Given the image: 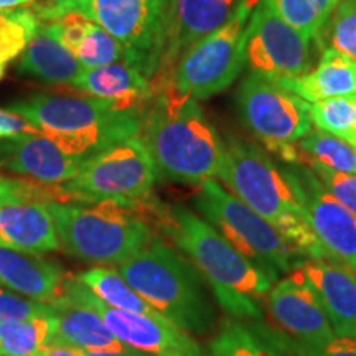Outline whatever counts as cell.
Here are the masks:
<instances>
[{"mask_svg":"<svg viewBox=\"0 0 356 356\" xmlns=\"http://www.w3.org/2000/svg\"><path fill=\"white\" fill-rule=\"evenodd\" d=\"M244 2L246 0H165L163 47L159 68L150 79L152 95L167 86L180 58L228 24Z\"/></svg>","mask_w":356,"mask_h":356,"instance_id":"cell-14","label":"cell"},{"mask_svg":"<svg viewBox=\"0 0 356 356\" xmlns=\"http://www.w3.org/2000/svg\"><path fill=\"white\" fill-rule=\"evenodd\" d=\"M42 24L76 56L84 68L127 61L122 44L81 12H68Z\"/></svg>","mask_w":356,"mask_h":356,"instance_id":"cell-21","label":"cell"},{"mask_svg":"<svg viewBox=\"0 0 356 356\" xmlns=\"http://www.w3.org/2000/svg\"><path fill=\"white\" fill-rule=\"evenodd\" d=\"M280 86L309 104L332 97L356 96V61L333 50H323L309 73L289 79Z\"/></svg>","mask_w":356,"mask_h":356,"instance_id":"cell-25","label":"cell"},{"mask_svg":"<svg viewBox=\"0 0 356 356\" xmlns=\"http://www.w3.org/2000/svg\"><path fill=\"white\" fill-rule=\"evenodd\" d=\"M118 270L142 299L180 330L191 337L216 332L218 307L208 282L184 252L157 234Z\"/></svg>","mask_w":356,"mask_h":356,"instance_id":"cell-4","label":"cell"},{"mask_svg":"<svg viewBox=\"0 0 356 356\" xmlns=\"http://www.w3.org/2000/svg\"><path fill=\"white\" fill-rule=\"evenodd\" d=\"M79 282H83L96 297L114 309H121L134 314L160 315L152 305L137 293L118 270L108 269V267H91V269L79 273Z\"/></svg>","mask_w":356,"mask_h":356,"instance_id":"cell-28","label":"cell"},{"mask_svg":"<svg viewBox=\"0 0 356 356\" xmlns=\"http://www.w3.org/2000/svg\"><path fill=\"white\" fill-rule=\"evenodd\" d=\"M84 66L63 43L55 38L50 30L40 22L38 32L30 40L29 47L20 55L17 71L40 81L51 84H71L79 76Z\"/></svg>","mask_w":356,"mask_h":356,"instance_id":"cell-26","label":"cell"},{"mask_svg":"<svg viewBox=\"0 0 356 356\" xmlns=\"http://www.w3.org/2000/svg\"><path fill=\"white\" fill-rule=\"evenodd\" d=\"M266 305L275 328L293 345L322 348L337 337L317 292L299 267L274 282Z\"/></svg>","mask_w":356,"mask_h":356,"instance_id":"cell-15","label":"cell"},{"mask_svg":"<svg viewBox=\"0 0 356 356\" xmlns=\"http://www.w3.org/2000/svg\"><path fill=\"white\" fill-rule=\"evenodd\" d=\"M284 20L317 38L333 8L340 0H264Z\"/></svg>","mask_w":356,"mask_h":356,"instance_id":"cell-33","label":"cell"},{"mask_svg":"<svg viewBox=\"0 0 356 356\" xmlns=\"http://www.w3.org/2000/svg\"><path fill=\"white\" fill-rule=\"evenodd\" d=\"M71 86L78 88L84 95L109 102L118 111L142 113L152 97L150 79L127 63L83 68Z\"/></svg>","mask_w":356,"mask_h":356,"instance_id":"cell-20","label":"cell"},{"mask_svg":"<svg viewBox=\"0 0 356 356\" xmlns=\"http://www.w3.org/2000/svg\"><path fill=\"white\" fill-rule=\"evenodd\" d=\"M0 132L3 137L20 136V134H38L32 124L8 109H0Z\"/></svg>","mask_w":356,"mask_h":356,"instance_id":"cell-38","label":"cell"},{"mask_svg":"<svg viewBox=\"0 0 356 356\" xmlns=\"http://www.w3.org/2000/svg\"><path fill=\"white\" fill-rule=\"evenodd\" d=\"M68 277L56 262L0 244V286L51 305L60 299Z\"/></svg>","mask_w":356,"mask_h":356,"instance_id":"cell-19","label":"cell"},{"mask_svg":"<svg viewBox=\"0 0 356 356\" xmlns=\"http://www.w3.org/2000/svg\"><path fill=\"white\" fill-rule=\"evenodd\" d=\"M38 26V17L30 7L0 10V61L7 65L22 55Z\"/></svg>","mask_w":356,"mask_h":356,"instance_id":"cell-32","label":"cell"},{"mask_svg":"<svg viewBox=\"0 0 356 356\" xmlns=\"http://www.w3.org/2000/svg\"><path fill=\"white\" fill-rule=\"evenodd\" d=\"M296 178L302 210L325 251L356 273V216L323 188L309 168L289 165Z\"/></svg>","mask_w":356,"mask_h":356,"instance_id":"cell-16","label":"cell"},{"mask_svg":"<svg viewBox=\"0 0 356 356\" xmlns=\"http://www.w3.org/2000/svg\"><path fill=\"white\" fill-rule=\"evenodd\" d=\"M6 68H7V65L0 61V79H2L3 74H6Z\"/></svg>","mask_w":356,"mask_h":356,"instance_id":"cell-42","label":"cell"},{"mask_svg":"<svg viewBox=\"0 0 356 356\" xmlns=\"http://www.w3.org/2000/svg\"><path fill=\"white\" fill-rule=\"evenodd\" d=\"M257 3L259 0H246L228 24L190 48L163 89L198 102L228 89L244 68L249 22Z\"/></svg>","mask_w":356,"mask_h":356,"instance_id":"cell-10","label":"cell"},{"mask_svg":"<svg viewBox=\"0 0 356 356\" xmlns=\"http://www.w3.org/2000/svg\"><path fill=\"white\" fill-rule=\"evenodd\" d=\"M43 315H55V309L43 302L29 299L25 296H17L0 287V323L43 317Z\"/></svg>","mask_w":356,"mask_h":356,"instance_id":"cell-36","label":"cell"},{"mask_svg":"<svg viewBox=\"0 0 356 356\" xmlns=\"http://www.w3.org/2000/svg\"><path fill=\"white\" fill-rule=\"evenodd\" d=\"M320 51L333 50L356 61V0H340L317 35Z\"/></svg>","mask_w":356,"mask_h":356,"instance_id":"cell-31","label":"cell"},{"mask_svg":"<svg viewBox=\"0 0 356 356\" xmlns=\"http://www.w3.org/2000/svg\"><path fill=\"white\" fill-rule=\"evenodd\" d=\"M239 121L270 154L296 165V142L312 131L309 102L277 83L248 74L236 95Z\"/></svg>","mask_w":356,"mask_h":356,"instance_id":"cell-11","label":"cell"},{"mask_svg":"<svg viewBox=\"0 0 356 356\" xmlns=\"http://www.w3.org/2000/svg\"><path fill=\"white\" fill-rule=\"evenodd\" d=\"M296 165H322L343 173H356V147L322 131H312L297 140Z\"/></svg>","mask_w":356,"mask_h":356,"instance_id":"cell-27","label":"cell"},{"mask_svg":"<svg viewBox=\"0 0 356 356\" xmlns=\"http://www.w3.org/2000/svg\"><path fill=\"white\" fill-rule=\"evenodd\" d=\"M8 111L22 115L66 154L88 160L106 149L140 134L142 113L118 111L99 97L42 92L13 101Z\"/></svg>","mask_w":356,"mask_h":356,"instance_id":"cell-5","label":"cell"},{"mask_svg":"<svg viewBox=\"0 0 356 356\" xmlns=\"http://www.w3.org/2000/svg\"><path fill=\"white\" fill-rule=\"evenodd\" d=\"M35 356H81V353L76 348H71V346L50 343L40 350Z\"/></svg>","mask_w":356,"mask_h":356,"instance_id":"cell-39","label":"cell"},{"mask_svg":"<svg viewBox=\"0 0 356 356\" xmlns=\"http://www.w3.org/2000/svg\"><path fill=\"white\" fill-rule=\"evenodd\" d=\"M86 162L61 150L40 134H20L0 142V170L47 185H63Z\"/></svg>","mask_w":356,"mask_h":356,"instance_id":"cell-17","label":"cell"},{"mask_svg":"<svg viewBox=\"0 0 356 356\" xmlns=\"http://www.w3.org/2000/svg\"><path fill=\"white\" fill-rule=\"evenodd\" d=\"M56 315L0 323V356H35L56 333Z\"/></svg>","mask_w":356,"mask_h":356,"instance_id":"cell-29","label":"cell"},{"mask_svg":"<svg viewBox=\"0 0 356 356\" xmlns=\"http://www.w3.org/2000/svg\"><path fill=\"white\" fill-rule=\"evenodd\" d=\"M157 226L197 266L210 286L216 304L238 320L264 318L262 300L274 282L248 257L236 251L216 228L185 207L160 204Z\"/></svg>","mask_w":356,"mask_h":356,"instance_id":"cell-1","label":"cell"},{"mask_svg":"<svg viewBox=\"0 0 356 356\" xmlns=\"http://www.w3.org/2000/svg\"><path fill=\"white\" fill-rule=\"evenodd\" d=\"M296 267L317 292L337 337H356V273L335 259H302Z\"/></svg>","mask_w":356,"mask_h":356,"instance_id":"cell-18","label":"cell"},{"mask_svg":"<svg viewBox=\"0 0 356 356\" xmlns=\"http://www.w3.org/2000/svg\"><path fill=\"white\" fill-rule=\"evenodd\" d=\"M25 203H76L63 185H47L0 173V208Z\"/></svg>","mask_w":356,"mask_h":356,"instance_id":"cell-34","label":"cell"},{"mask_svg":"<svg viewBox=\"0 0 356 356\" xmlns=\"http://www.w3.org/2000/svg\"><path fill=\"white\" fill-rule=\"evenodd\" d=\"M81 356H150L142 353L139 350H134L131 346H127L122 351H99V350H78Z\"/></svg>","mask_w":356,"mask_h":356,"instance_id":"cell-40","label":"cell"},{"mask_svg":"<svg viewBox=\"0 0 356 356\" xmlns=\"http://www.w3.org/2000/svg\"><path fill=\"white\" fill-rule=\"evenodd\" d=\"M0 244L38 256L61 248L55 222L44 203L0 208Z\"/></svg>","mask_w":356,"mask_h":356,"instance_id":"cell-22","label":"cell"},{"mask_svg":"<svg viewBox=\"0 0 356 356\" xmlns=\"http://www.w3.org/2000/svg\"><path fill=\"white\" fill-rule=\"evenodd\" d=\"M282 338L293 356H356V337H335L322 348H302L291 343L286 335Z\"/></svg>","mask_w":356,"mask_h":356,"instance_id":"cell-37","label":"cell"},{"mask_svg":"<svg viewBox=\"0 0 356 356\" xmlns=\"http://www.w3.org/2000/svg\"><path fill=\"white\" fill-rule=\"evenodd\" d=\"M56 315V333L51 343L76 350L122 351L127 348L106 327L101 315L83 302L60 297L51 304Z\"/></svg>","mask_w":356,"mask_h":356,"instance_id":"cell-23","label":"cell"},{"mask_svg":"<svg viewBox=\"0 0 356 356\" xmlns=\"http://www.w3.org/2000/svg\"><path fill=\"white\" fill-rule=\"evenodd\" d=\"M318 53L317 38L296 29L259 0L249 22L244 50L249 74L282 84L309 73L317 65Z\"/></svg>","mask_w":356,"mask_h":356,"instance_id":"cell-12","label":"cell"},{"mask_svg":"<svg viewBox=\"0 0 356 356\" xmlns=\"http://www.w3.org/2000/svg\"><path fill=\"white\" fill-rule=\"evenodd\" d=\"M157 177L144 142L136 136L89 157L63 188L78 203L111 202L145 213Z\"/></svg>","mask_w":356,"mask_h":356,"instance_id":"cell-9","label":"cell"},{"mask_svg":"<svg viewBox=\"0 0 356 356\" xmlns=\"http://www.w3.org/2000/svg\"><path fill=\"white\" fill-rule=\"evenodd\" d=\"M139 137L160 177L198 186L218 177L225 142L198 101L170 89L154 92L142 111Z\"/></svg>","mask_w":356,"mask_h":356,"instance_id":"cell-3","label":"cell"},{"mask_svg":"<svg viewBox=\"0 0 356 356\" xmlns=\"http://www.w3.org/2000/svg\"><path fill=\"white\" fill-rule=\"evenodd\" d=\"M338 203L356 216V173H343L322 165H304Z\"/></svg>","mask_w":356,"mask_h":356,"instance_id":"cell-35","label":"cell"},{"mask_svg":"<svg viewBox=\"0 0 356 356\" xmlns=\"http://www.w3.org/2000/svg\"><path fill=\"white\" fill-rule=\"evenodd\" d=\"M208 356H293L282 333L257 320L226 318L208 343Z\"/></svg>","mask_w":356,"mask_h":356,"instance_id":"cell-24","label":"cell"},{"mask_svg":"<svg viewBox=\"0 0 356 356\" xmlns=\"http://www.w3.org/2000/svg\"><path fill=\"white\" fill-rule=\"evenodd\" d=\"M312 126L356 147V96L332 97L309 104Z\"/></svg>","mask_w":356,"mask_h":356,"instance_id":"cell-30","label":"cell"},{"mask_svg":"<svg viewBox=\"0 0 356 356\" xmlns=\"http://www.w3.org/2000/svg\"><path fill=\"white\" fill-rule=\"evenodd\" d=\"M40 22L81 12L126 51L127 65L152 79L163 47L165 0H38L30 6Z\"/></svg>","mask_w":356,"mask_h":356,"instance_id":"cell-7","label":"cell"},{"mask_svg":"<svg viewBox=\"0 0 356 356\" xmlns=\"http://www.w3.org/2000/svg\"><path fill=\"white\" fill-rule=\"evenodd\" d=\"M218 177L251 210L270 221L286 238L297 259H332L304 216L291 167H280L259 145L229 136Z\"/></svg>","mask_w":356,"mask_h":356,"instance_id":"cell-2","label":"cell"},{"mask_svg":"<svg viewBox=\"0 0 356 356\" xmlns=\"http://www.w3.org/2000/svg\"><path fill=\"white\" fill-rule=\"evenodd\" d=\"M60 297H70L83 302L101 315L106 327L124 345L139 350L150 356H208L203 346L180 328L168 322L165 317L142 315L134 312L114 309L104 304L89 289L79 282L76 275L66 279ZM58 300V299H56Z\"/></svg>","mask_w":356,"mask_h":356,"instance_id":"cell-13","label":"cell"},{"mask_svg":"<svg viewBox=\"0 0 356 356\" xmlns=\"http://www.w3.org/2000/svg\"><path fill=\"white\" fill-rule=\"evenodd\" d=\"M0 137H3V136H2V132H0Z\"/></svg>","mask_w":356,"mask_h":356,"instance_id":"cell-43","label":"cell"},{"mask_svg":"<svg viewBox=\"0 0 356 356\" xmlns=\"http://www.w3.org/2000/svg\"><path fill=\"white\" fill-rule=\"evenodd\" d=\"M44 204L61 248L89 264H122L149 246L155 236L144 211L118 203Z\"/></svg>","mask_w":356,"mask_h":356,"instance_id":"cell-6","label":"cell"},{"mask_svg":"<svg viewBox=\"0 0 356 356\" xmlns=\"http://www.w3.org/2000/svg\"><path fill=\"white\" fill-rule=\"evenodd\" d=\"M38 0H0V10H12V8H22L25 6H32Z\"/></svg>","mask_w":356,"mask_h":356,"instance_id":"cell-41","label":"cell"},{"mask_svg":"<svg viewBox=\"0 0 356 356\" xmlns=\"http://www.w3.org/2000/svg\"><path fill=\"white\" fill-rule=\"evenodd\" d=\"M193 204L203 220L273 282H277L280 275H287L299 262L273 222L222 188L215 178L200 185Z\"/></svg>","mask_w":356,"mask_h":356,"instance_id":"cell-8","label":"cell"}]
</instances>
